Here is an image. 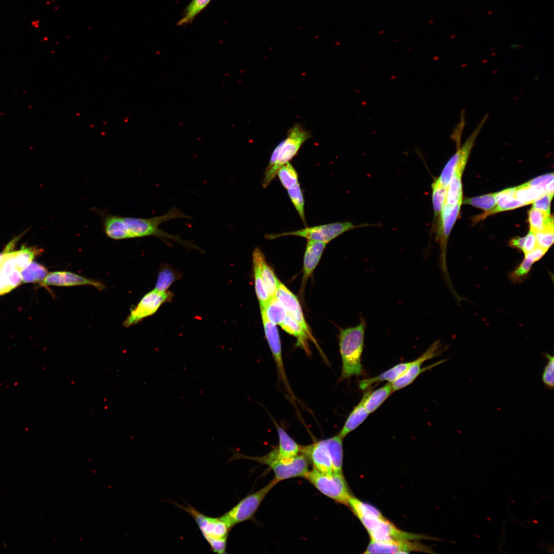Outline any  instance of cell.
<instances>
[{
	"label": "cell",
	"mask_w": 554,
	"mask_h": 554,
	"mask_svg": "<svg viewBox=\"0 0 554 554\" xmlns=\"http://www.w3.org/2000/svg\"><path fill=\"white\" fill-rule=\"evenodd\" d=\"M97 212L101 216L104 231L108 237L115 240L129 239L122 216L102 211Z\"/></svg>",
	"instance_id": "ffe728a7"
},
{
	"label": "cell",
	"mask_w": 554,
	"mask_h": 554,
	"mask_svg": "<svg viewBox=\"0 0 554 554\" xmlns=\"http://www.w3.org/2000/svg\"><path fill=\"white\" fill-rule=\"evenodd\" d=\"M261 253L260 248H255L252 253L255 290L260 308L264 306L269 299L261 274L260 256Z\"/></svg>",
	"instance_id": "484cf974"
},
{
	"label": "cell",
	"mask_w": 554,
	"mask_h": 554,
	"mask_svg": "<svg viewBox=\"0 0 554 554\" xmlns=\"http://www.w3.org/2000/svg\"><path fill=\"white\" fill-rule=\"evenodd\" d=\"M462 203V202H460L453 205L445 203L439 219L437 239L439 240L440 245V264L444 276L447 281L450 280L446 261L447 242L451 229L459 215Z\"/></svg>",
	"instance_id": "8fae6325"
},
{
	"label": "cell",
	"mask_w": 554,
	"mask_h": 554,
	"mask_svg": "<svg viewBox=\"0 0 554 554\" xmlns=\"http://www.w3.org/2000/svg\"><path fill=\"white\" fill-rule=\"evenodd\" d=\"M260 310L261 312L263 313L270 322L276 325H280L287 314L286 310L275 296L269 298Z\"/></svg>",
	"instance_id": "f546056e"
},
{
	"label": "cell",
	"mask_w": 554,
	"mask_h": 554,
	"mask_svg": "<svg viewBox=\"0 0 554 554\" xmlns=\"http://www.w3.org/2000/svg\"><path fill=\"white\" fill-rule=\"evenodd\" d=\"M327 244L307 240L303 260V284H305L317 266Z\"/></svg>",
	"instance_id": "d6986e66"
},
{
	"label": "cell",
	"mask_w": 554,
	"mask_h": 554,
	"mask_svg": "<svg viewBox=\"0 0 554 554\" xmlns=\"http://www.w3.org/2000/svg\"><path fill=\"white\" fill-rule=\"evenodd\" d=\"M342 439L339 435L326 439L331 454L334 472H342L343 460Z\"/></svg>",
	"instance_id": "1f68e13d"
},
{
	"label": "cell",
	"mask_w": 554,
	"mask_h": 554,
	"mask_svg": "<svg viewBox=\"0 0 554 554\" xmlns=\"http://www.w3.org/2000/svg\"><path fill=\"white\" fill-rule=\"evenodd\" d=\"M169 502L192 517L213 552L219 554L227 553L228 537L231 529L220 517L207 516L188 504L185 506L173 501Z\"/></svg>",
	"instance_id": "277c9868"
},
{
	"label": "cell",
	"mask_w": 554,
	"mask_h": 554,
	"mask_svg": "<svg viewBox=\"0 0 554 554\" xmlns=\"http://www.w3.org/2000/svg\"><path fill=\"white\" fill-rule=\"evenodd\" d=\"M547 251V250L537 246L531 251L525 254V257L530 259L535 263L542 259Z\"/></svg>",
	"instance_id": "f907efd6"
},
{
	"label": "cell",
	"mask_w": 554,
	"mask_h": 554,
	"mask_svg": "<svg viewBox=\"0 0 554 554\" xmlns=\"http://www.w3.org/2000/svg\"><path fill=\"white\" fill-rule=\"evenodd\" d=\"M348 506L353 513L359 518H384L381 512L374 506L364 503L359 499L352 497L348 502Z\"/></svg>",
	"instance_id": "d6a6232c"
},
{
	"label": "cell",
	"mask_w": 554,
	"mask_h": 554,
	"mask_svg": "<svg viewBox=\"0 0 554 554\" xmlns=\"http://www.w3.org/2000/svg\"><path fill=\"white\" fill-rule=\"evenodd\" d=\"M365 394H364L359 403L354 407L346 420L344 426L338 434L343 439L348 434L359 427L369 415L364 405Z\"/></svg>",
	"instance_id": "cb8c5ba5"
},
{
	"label": "cell",
	"mask_w": 554,
	"mask_h": 554,
	"mask_svg": "<svg viewBox=\"0 0 554 554\" xmlns=\"http://www.w3.org/2000/svg\"><path fill=\"white\" fill-rule=\"evenodd\" d=\"M305 478L324 495L338 503L348 505L352 496L342 472L324 473L313 468Z\"/></svg>",
	"instance_id": "8992f818"
},
{
	"label": "cell",
	"mask_w": 554,
	"mask_h": 554,
	"mask_svg": "<svg viewBox=\"0 0 554 554\" xmlns=\"http://www.w3.org/2000/svg\"><path fill=\"white\" fill-rule=\"evenodd\" d=\"M275 296L284 307L287 314L299 323L310 340L314 342L297 297L281 281L279 282Z\"/></svg>",
	"instance_id": "9a60e30c"
},
{
	"label": "cell",
	"mask_w": 554,
	"mask_h": 554,
	"mask_svg": "<svg viewBox=\"0 0 554 554\" xmlns=\"http://www.w3.org/2000/svg\"><path fill=\"white\" fill-rule=\"evenodd\" d=\"M441 344L439 341H436L418 359L411 361V363L406 370L394 382L391 383L393 391L400 390L411 384L419 375L424 371L440 364L445 360L440 361L429 366L422 368V365L426 360L439 355L442 352Z\"/></svg>",
	"instance_id": "4fadbf2b"
},
{
	"label": "cell",
	"mask_w": 554,
	"mask_h": 554,
	"mask_svg": "<svg viewBox=\"0 0 554 554\" xmlns=\"http://www.w3.org/2000/svg\"><path fill=\"white\" fill-rule=\"evenodd\" d=\"M553 229L535 233L537 246L547 250L553 243Z\"/></svg>",
	"instance_id": "f6af8a7d"
},
{
	"label": "cell",
	"mask_w": 554,
	"mask_h": 554,
	"mask_svg": "<svg viewBox=\"0 0 554 554\" xmlns=\"http://www.w3.org/2000/svg\"><path fill=\"white\" fill-rule=\"evenodd\" d=\"M260 264L261 274L265 289L269 298L274 297L275 296L280 281L267 263L262 252L260 256Z\"/></svg>",
	"instance_id": "83f0119b"
},
{
	"label": "cell",
	"mask_w": 554,
	"mask_h": 554,
	"mask_svg": "<svg viewBox=\"0 0 554 554\" xmlns=\"http://www.w3.org/2000/svg\"><path fill=\"white\" fill-rule=\"evenodd\" d=\"M280 325L287 333L296 338L298 345L309 353L307 340H310V339L296 320L287 314L283 322Z\"/></svg>",
	"instance_id": "f1b7e54d"
},
{
	"label": "cell",
	"mask_w": 554,
	"mask_h": 554,
	"mask_svg": "<svg viewBox=\"0 0 554 554\" xmlns=\"http://www.w3.org/2000/svg\"><path fill=\"white\" fill-rule=\"evenodd\" d=\"M261 313L265 337L274 358L280 379L282 380L289 394L292 397L293 394L288 384L284 367L278 329L276 325L270 322L263 313Z\"/></svg>",
	"instance_id": "5bb4252c"
},
{
	"label": "cell",
	"mask_w": 554,
	"mask_h": 554,
	"mask_svg": "<svg viewBox=\"0 0 554 554\" xmlns=\"http://www.w3.org/2000/svg\"><path fill=\"white\" fill-rule=\"evenodd\" d=\"M553 180V173L552 172L537 177L527 183L530 185L541 186L545 190L547 184Z\"/></svg>",
	"instance_id": "681fc988"
},
{
	"label": "cell",
	"mask_w": 554,
	"mask_h": 554,
	"mask_svg": "<svg viewBox=\"0 0 554 554\" xmlns=\"http://www.w3.org/2000/svg\"><path fill=\"white\" fill-rule=\"evenodd\" d=\"M22 281L21 271L16 268H15L6 277L7 292H9L16 288L21 283Z\"/></svg>",
	"instance_id": "7dc6e473"
},
{
	"label": "cell",
	"mask_w": 554,
	"mask_h": 554,
	"mask_svg": "<svg viewBox=\"0 0 554 554\" xmlns=\"http://www.w3.org/2000/svg\"><path fill=\"white\" fill-rule=\"evenodd\" d=\"M279 179L286 189H289L299 184L298 174L293 166L288 162L283 165L277 172Z\"/></svg>",
	"instance_id": "74e56055"
},
{
	"label": "cell",
	"mask_w": 554,
	"mask_h": 554,
	"mask_svg": "<svg viewBox=\"0 0 554 554\" xmlns=\"http://www.w3.org/2000/svg\"><path fill=\"white\" fill-rule=\"evenodd\" d=\"M232 457L228 460L247 458L257 461L269 466L274 474V479L278 482L288 479L305 477L308 470L307 458L303 454H298L291 458H281L278 456L276 448L262 458H252L242 455L232 450Z\"/></svg>",
	"instance_id": "5b68a950"
},
{
	"label": "cell",
	"mask_w": 554,
	"mask_h": 554,
	"mask_svg": "<svg viewBox=\"0 0 554 554\" xmlns=\"http://www.w3.org/2000/svg\"><path fill=\"white\" fill-rule=\"evenodd\" d=\"M515 187L508 188L497 193L496 206L490 211L486 212L480 217L484 219L487 216L500 212L515 209L525 205L518 200L515 196ZM526 206V205H525Z\"/></svg>",
	"instance_id": "44dd1931"
},
{
	"label": "cell",
	"mask_w": 554,
	"mask_h": 554,
	"mask_svg": "<svg viewBox=\"0 0 554 554\" xmlns=\"http://www.w3.org/2000/svg\"><path fill=\"white\" fill-rule=\"evenodd\" d=\"M552 197L545 193L532 203V208L550 213V203Z\"/></svg>",
	"instance_id": "bcb514c9"
},
{
	"label": "cell",
	"mask_w": 554,
	"mask_h": 554,
	"mask_svg": "<svg viewBox=\"0 0 554 554\" xmlns=\"http://www.w3.org/2000/svg\"><path fill=\"white\" fill-rule=\"evenodd\" d=\"M4 253H5L4 251L3 252L0 253V267L1 266V264H2V263L3 258H4Z\"/></svg>",
	"instance_id": "db71d44e"
},
{
	"label": "cell",
	"mask_w": 554,
	"mask_h": 554,
	"mask_svg": "<svg viewBox=\"0 0 554 554\" xmlns=\"http://www.w3.org/2000/svg\"><path fill=\"white\" fill-rule=\"evenodd\" d=\"M172 297V293L168 291H160L154 288L146 294L137 306L131 311L124 322V326L128 327L153 315L163 304L169 301Z\"/></svg>",
	"instance_id": "7c38bea8"
},
{
	"label": "cell",
	"mask_w": 554,
	"mask_h": 554,
	"mask_svg": "<svg viewBox=\"0 0 554 554\" xmlns=\"http://www.w3.org/2000/svg\"><path fill=\"white\" fill-rule=\"evenodd\" d=\"M369 225L367 224L356 225L350 222H339L313 227H306L301 229L282 233L266 234L265 238L273 240L284 236H296L327 244L347 231Z\"/></svg>",
	"instance_id": "52a82bcc"
},
{
	"label": "cell",
	"mask_w": 554,
	"mask_h": 554,
	"mask_svg": "<svg viewBox=\"0 0 554 554\" xmlns=\"http://www.w3.org/2000/svg\"><path fill=\"white\" fill-rule=\"evenodd\" d=\"M311 136V132L301 124H295L288 131L287 136L274 149L264 173L262 186L267 187L277 175L279 169L289 162L298 152L302 145Z\"/></svg>",
	"instance_id": "3957f363"
},
{
	"label": "cell",
	"mask_w": 554,
	"mask_h": 554,
	"mask_svg": "<svg viewBox=\"0 0 554 554\" xmlns=\"http://www.w3.org/2000/svg\"><path fill=\"white\" fill-rule=\"evenodd\" d=\"M462 174L454 172L451 181L447 188L446 197L445 203L449 205H455L463 201V192L461 182Z\"/></svg>",
	"instance_id": "d590c367"
},
{
	"label": "cell",
	"mask_w": 554,
	"mask_h": 554,
	"mask_svg": "<svg viewBox=\"0 0 554 554\" xmlns=\"http://www.w3.org/2000/svg\"><path fill=\"white\" fill-rule=\"evenodd\" d=\"M431 188L434 217L439 219L445 202L447 188L441 185L437 179L431 184Z\"/></svg>",
	"instance_id": "8d00e7d4"
},
{
	"label": "cell",
	"mask_w": 554,
	"mask_h": 554,
	"mask_svg": "<svg viewBox=\"0 0 554 554\" xmlns=\"http://www.w3.org/2000/svg\"><path fill=\"white\" fill-rule=\"evenodd\" d=\"M393 392L391 383L389 382L373 391L367 389L364 393L365 399L364 402V405L366 410L369 414L374 412Z\"/></svg>",
	"instance_id": "603a6c76"
},
{
	"label": "cell",
	"mask_w": 554,
	"mask_h": 554,
	"mask_svg": "<svg viewBox=\"0 0 554 554\" xmlns=\"http://www.w3.org/2000/svg\"><path fill=\"white\" fill-rule=\"evenodd\" d=\"M533 263L531 260L525 257L516 269L509 273V280L513 283H521L529 273Z\"/></svg>",
	"instance_id": "7bdbcfd3"
},
{
	"label": "cell",
	"mask_w": 554,
	"mask_h": 554,
	"mask_svg": "<svg viewBox=\"0 0 554 554\" xmlns=\"http://www.w3.org/2000/svg\"><path fill=\"white\" fill-rule=\"evenodd\" d=\"M175 219H191L185 214L176 207H174L162 215L149 218L123 217L129 239L154 236L162 239H170L185 247L198 249L192 243L182 240L178 235H174L163 231L159 228L161 224Z\"/></svg>",
	"instance_id": "7a4b0ae2"
},
{
	"label": "cell",
	"mask_w": 554,
	"mask_h": 554,
	"mask_svg": "<svg viewBox=\"0 0 554 554\" xmlns=\"http://www.w3.org/2000/svg\"><path fill=\"white\" fill-rule=\"evenodd\" d=\"M528 215L530 231L536 233L553 229V219L550 213L532 208Z\"/></svg>",
	"instance_id": "4316f807"
},
{
	"label": "cell",
	"mask_w": 554,
	"mask_h": 554,
	"mask_svg": "<svg viewBox=\"0 0 554 554\" xmlns=\"http://www.w3.org/2000/svg\"><path fill=\"white\" fill-rule=\"evenodd\" d=\"M410 540L370 541L365 553H408L410 551L430 552V549L417 542Z\"/></svg>",
	"instance_id": "2e32d148"
},
{
	"label": "cell",
	"mask_w": 554,
	"mask_h": 554,
	"mask_svg": "<svg viewBox=\"0 0 554 554\" xmlns=\"http://www.w3.org/2000/svg\"><path fill=\"white\" fill-rule=\"evenodd\" d=\"M488 115H486L481 120L472 133L465 142L463 145L458 148L456 153L450 159L440 176L437 179L443 186L447 188L453 173L459 172L463 174L468 156L483 125L485 123Z\"/></svg>",
	"instance_id": "30bf717a"
},
{
	"label": "cell",
	"mask_w": 554,
	"mask_h": 554,
	"mask_svg": "<svg viewBox=\"0 0 554 554\" xmlns=\"http://www.w3.org/2000/svg\"><path fill=\"white\" fill-rule=\"evenodd\" d=\"M496 195L497 192L467 198L464 200L463 203L489 212L493 210L496 206Z\"/></svg>",
	"instance_id": "f35d334b"
},
{
	"label": "cell",
	"mask_w": 554,
	"mask_h": 554,
	"mask_svg": "<svg viewBox=\"0 0 554 554\" xmlns=\"http://www.w3.org/2000/svg\"><path fill=\"white\" fill-rule=\"evenodd\" d=\"M290 201L298 212L300 217L306 225L304 211V199L300 184L292 188L287 189Z\"/></svg>",
	"instance_id": "60d3db41"
},
{
	"label": "cell",
	"mask_w": 554,
	"mask_h": 554,
	"mask_svg": "<svg viewBox=\"0 0 554 554\" xmlns=\"http://www.w3.org/2000/svg\"><path fill=\"white\" fill-rule=\"evenodd\" d=\"M278 437L279 446L277 453L281 458H291L299 454L301 446L296 443L280 426L275 424Z\"/></svg>",
	"instance_id": "d4e9b609"
},
{
	"label": "cell",
	"mask_w": 554,
	"mask_h": 554,
	"mask_svg": "<svg viewBox=\"0 0 554 554\" xmlns=\"http://www.w3.org/2000/svg\"><path fill=\"white\" fill-rule=\"evenodd\" d=\"M537 246L535 233L529 231L525 236L522 251L524 254L533 250Z\"/></svg>",
	"instance_id": "c3c4849f"
},
{
	"label": "cell",
	"mask_w": 554,
	"mask_h": 554,
	"mask_svg": "<svg viewBox=\"0 0 554 554\" xmlns=\"http://www.w3.org/2000/svg\"><path fill=\"white\" fill-rule=\"evenodd\" d=\"M278 482L274 479L260 490L246 496L220 517L231 529L238 524L251 520L264 499Z\"/></svg>",
	"instance_id": "ba28073f"
},
{
	"label": "cell",
	"mask_w": 554,
	"mask_h": 554,
	"mask_svg": "<svg viewBox=\"0 0 554 554\" xmlns=\"http://www.w3.org/2000/svg\"><path fill=\"white\" fill-rule=\"evenodd\" d=\"M43 286H73L91 285L103 289V284L69 271H55L48 273L41 283Z\"/></svg>",
	"instance_id": "ac0fdd59"
},
{
	"label": "cell",
	"mask_w": 554,
	"mask_h": 554,
	"mask_svg": "<svg viewBox=\"0 0 554 554\" xmlns=\"http://www.w3.org/2000/svg\"><path fill=\"white\" fill-rule=\"evenodd\" d=\"M22 281L25 283H40L44 280L48 271L43 265L34 262H32L27 266L21 271Z\"/></svg>",
	"instance_id": "e575fe53"
},
{
	"label": "cell",
	"mask_w": 554,
	"mask_h": 554,
	"mask_svg": "<svg viewBox=\"0 0 554 554\" xmlns=\"http://www.w3.org/2000/svg\"><path fill=\"white\" fill-rule=\"evenodd\" d=\"M211 0H192L183 11L182 18L177 22V26L191 24L195 17L209 4Z\"/></svg>",
	"instance_id": "836d02e7"
},
{
	"label": "cell",
	"mask_w": 554,
	"mask_h": 554,
	"mask_svg": "<svg viewBox=\"0 0 554 554\" xmlns=\"http://www.w3.org/2000/svg\"><path fill=\"white\" fill-rule=\"evenodd\" d=\"M366 321L361 317L356 326L342 329L339 335V349L342 361L340 379L363 375L362 354L364 346Z\"/></svg>",
	"instance_id": "6da1fadb"
},
{
	"label": "cell",
	"mask_w": 554,
	"mask_h": 554,
	"mask_svg": "<svg viewBox=\"0 0 554 554\" xmlns=\"http://www.w3.org/2000/svg\"><path fill=\"white\" fill-rule=\"evenodd\" d=\"M177 275L175 271L169 267H164L159 273L155 289L160 291H166L170 286L176 280Z\"/></svg>",
	"instance_id": "b9f144b4"
},
{
	"label": "cell",
	"mask_w": 554,
	"mask_h": 554,
	"mask_svg": "<svg viewBox=\"0 0 554 554\" xmlns=\"http://www.w3.org/2000/svg\"><path fill=\"white\" fill-rule=\"evenodd\" d=\"M545 357L548 359V362L543 372L542 381L547 387L552 389L553 387L554 358L548 353L545 354Z\"/></svg>",
	"instance_id": "ee69618b"
},
{
	"label": "cell",
	"mask_w": 554,
	"mask_h": 554,
	"mask_svg": "<svg viewBox=\"0 0 554 554\" xmlns=\"http://www.w3.org/2000/svg\"><path fill=\"white\" fill-rule=\"evenodd\" d=\"M367 530L371 541L385 542L390 540H414L426 539V537L402 531L397 528L385 518H359Z\"/></svg>",
	"instance_id": "9c48e42d"
},
{
	"label": "cell",
	"mask_w": 554,
	"mask_h": 554,
	"mask_svg": "<svg viewBox=\"0 0 554 554\" xmlns=\"http://www.w3.org/2000/svg\"><path fill=\"white\" fill-rule=\"evenodd\" d=\"M545 193L546 191L543 187L530 185L527 182L515 187V197L525 205L532 203Z\"/></svg>",
	"instance_id": "4dcf8cb0"
},
{
	"label": "cell",
	"mask_w": 554,
	"mask_h": 554,
	"mask_svg": "<svg viewBox=\"0 0 554 554\" xmlns=\"http://www.w3.org/2000/svg\"><path fill=\"white\" fill-rule=\"evenodd\" d=\"M301 451L313 464V468L324 473L333 472L331 457L326 439L306 446H301Z\"/></svg>",
	"instance_id": "e0dca14e"
},
{
	"label": "cell",
	"mask_w": 554,
	"mask_h": 554,
	"mask_svg": "<svg viewBox=\"0 0 554 554\" xmlns=\"http://www.w3.org/2000/svg\"><path fill=\"white\" fill-rule=\"evenodd\" d=\"M525 236L512 239L509 242L510 247L522 250Z\"/></svg>",
	"instance_id": "816d5d0a"
},
{
	"label": "cell",
	"mask_w": 554,
	"mask_h": 554,
	"mask_svg": "<svg viewBox=\"0 0 554 554\" xmlns=\"http://www.w3.org/2000/svg\"><path fill=\"white\" fill-rule=\"evenodd\" d=\"M546 193L553 195V180L547 184L545 187Z\"/></svg>",
	"instance_id": "f5cc1de1"
},
{
	"label": "cell",
	"mask_w": 554,
	"mask_h": 554,
	"mask_svg": "<svg viewBox=\"0 0 554 554\" xmlns=\"http://www.w3.org/2000/svg\"><path fill=\"white\" fill-rule=\"evenodd\" d=\"M41 253V250L23 246L14 251L16 268L20 271L31 263L36 255Z\"/></svg>",
	"instance_id": "ab89813d"
},
{
	"label": "cell",
	"mask_w": 554,
	"mask_h": 554,
	"mask_svg": "<svg viewBox=\"0 0 554 554\" xmlns=\"http://www.w3.org/2000/svg\"><path fill=\"white\" fill-rule=\"evenodd\" d=\"M411 363V361L401 363L376 377L363 379L360 382L359 387L362 390H366L373 384L379 382L388 381L392 383L406 370Z\"/></svg>",
	"instance_id": "7402d4cb"
}]
</instances>
